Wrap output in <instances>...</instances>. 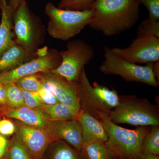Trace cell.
Listing matches in <instances>:
<instances>
[{"label":"cell","instance_id":"1","mask_svg":"<svg viewBox=\"0 0 159 159\" xmlns=\"http://www.w3.org/2000/svg\"><path fill=\"white\" fill-rule=\"evenodd\" d=\"M140 5L137 0H95L89 8L93 15L88 26L105 36L120 34L136 24Z\"/></svg>","mask_w":159,"mask_h":159},{"label":"cell","instance_id":"2","mask_svg":"<svg viewBox=\"0 0 159 159\" xmlns=\"http://www.w3.org/2000/svg\"><path fill=\"white\" fill-rule=\"evenodd\" d=\"M99 120L108 134L105 144L111 158L141 159L142 142L150 128L142 126L134 129L123 128L112 122L107 114L100 115Z\"/></svg>","mask_w":159,"mask_h":159},{"label":"cell","instance_id":"3","mask_svg":"<svg viewBox=\"0 0 159 159\" xmlns=\"http://www.w3.org/2000/svg\"><path fill=\"white\" fill-rule=\"evenodd\" d=\"M74 83L80 109L99 120L100 115H109L111 111L119 104V95L117 91L96 82L91 85L84 69Z\"/></svg>","mask_w":159,"mask_h":159},{"label":"cell","instance_id":"4","mask_svg":"<svg viewBox=\"0 0 159 159\" xmlns=\"http://www.w3.org/2000/svg\"><path fill=\"white\" fill-rule=\"evenodd\" d=\"M119 103L109 117L116 124L148 126L159 125L157 106L147 99L133 95H119Z\"/></svg>","mask_w":159,"mask_h":159},{"label":"cell","instance_id":"5","mask_svg":"<svg viewBox=\"0 0 159 159\" xmlns=\"http://www.w3.org/2000/svg\"><path fill=\"white\" fill-rule=\"evenodd\" d=\"M45 12L49 18L48 33L54 38L63 41L79 34L93 15L89 9L81 11L59 9L52 2L47 3Z\"/></svg>","mask_w":159,"mask_h":159},{"label":"cell","instance_id":"6","mask_svg":"<svg viewBox=\"0 0 159 159\" xmlns=\"http://www.w3.org/2000/svg\"><path fill=\"white\" fill-rule=\"evenodd\" d=\"M13 25L16 43L29 52L37 53L44 40L45 27L29 9L26 0L13 13Z\"/></svg>","mask_w":159,"mask_h":159},{"label":"cell","instance_id":"7","mask_svg":"<svg viewBox=\"0 0 159 159\" xmlns=\"http://www.w3.org/2000/svg\"><path fill=\"white\" fill-rule=\"evenodd\" d=\"M104 50L105 59L99 66L102 74L118 75L129 82L141 83L158 87L159 81L152 72L153 63H149L145 66L138 65L117 56L107 46Z\"/></svg>","mask_w":159,"mask_h":159},{"label":"cell","instance_id":"8","mask_svg":"<svg viewBox=\"0 0 159 159\" xmlns=\"http://www.w3.org/2000/svg\"><path fill=\"white\" fill-rule=\"evenodd\" d=\"M59 53L61 63L57 69L50 72L70 82L77 81L84 66L88 64L95 55L93 47L81 39L69 42L66 49L59 51Z\"/></svg>","mask_w":159,"mask_h":159},{"label":"cell","instance_id":"9","mask_svg":"<svg viewBox=\"0 0 159 159\" xmlns=\"http://www.w3.org/2000/svg\"><path fill=\"white\" fill-rule=\"evenodd\" d=\"M37 56L13 70L0 73V81L5 84L16 83L29 75L50 72L57 69L61 63L59 51L47 47L39 49Z\"/></svg>","mask_w":159,"mask_h":159},{"label":"cell","instance_id":"10","mask_svg":"<svg viewBox=\"0 0 159 159\" xmlns=\"http://www.w3.org/2000/svg\"><path fill=\"white\" fill-rule=\"evenodd\" d=\"M110 49L119 57L136 64L159 61V39L152 36L136 37L127 48Z\"/></svg>","mask_w":159,"mask_h":159},{"label":"cell","instance_id":"11","mask_svg":"<svg viewBox=\"0 0 159 159\" xmlns=\"http://www.w3.org/2000/svg\"><path fill=\"white\" fill-rule=\"evenodd\" d=\"M36 74L43 86L51 91L60 102L68 107L77 116L80 108L75 83L69 82L50 72Z\"/></svg>","mask_w":159,"mask_h":159},{"label":"cell","instance_id":"12","mask_svg":"<svg viewBox=\"0 0 159 159\" xmlns=\"http://www.w3.org/2000/svg\"><path fill=\"white\" fill-rule=\"evenodd\" d=\"M18 138L34 159H39L51 142L46 130L21 124L17 128Z\"/></svg>","mask_w":159,"mask_h":159},{"label":"cell","instance_id":"13","mask_svg":"<svg viewBox=\"0 0 159 159\" xmlns=\"http://www.w3.org/2000/svg\"><path fill=\"white\" fill-rule=\"evenodd\" d=\"M48 129L51 131V134L54 137L64 139L75 150L82 153L84 142L82 129L77 120L54 121L50 123Z\"/></svg>","mask_w":159,"mask_h":159},{"label":"cell","instance_id":"14","mask_svg":"<svg viewBox=\"0 0 159 159\" xmlns=\"http://www.w3.org/2000/svg\"><path fill=\"white\" fill-rule=\"evenodd\" d=\"M76 120L81 126L84 143L94 141H107L108 134L102 122L88 112L80 109Z\"/></svg>","mask_w":159,"mask_h":159},{"label":"cell","instance_id":"15","mask_svg":"<svg viewBox=\"0 0 159 159\" xmlns=\"http://www.w3.org/2000/svg\"><path fill=\"white\" fill-rule=\"evenodd\" d=\"M6 116L17 119L26 125L45 129L48 128L50 119L42 110L26 106L12 108L6 112Z\"/></svg>","mask_w":159,"mask_h":159},{"label":"cell","instance_id":"16","mask_svg":"<svg viewBox=\"0 0 159 159\" xmlns=\"http://www.w3.org/2000/svg\"><path fill=\"white\" fill-rule=\"evenodd\" d=\"M0 23V56L15 43L13 12L6 0H2Z\"/></svg>","mask_w":159,"mask_h":159},{"label":"cell","instance_id":"17","mask_svg":"<svg viewBox=\"0 0 159 159\" xmlns=\"http://www.w3.org/2000/svg\"><path fill=\"white\" fill-rule=\"evenodd\" d=\"M37 55L15 43L0 56V73L13 70Z\"/></svg>","mask_w":159,"mask_h":159},{"label":"cell","instance_id":"18","mask_svg":"<svg viewBox=\"0 0 159 159\" xmlns=\"http://www.w3.org/2000/svg\"><path fill=\"white\" fill-rule=\"evenodd\" d=\"M49 119L54 121H66L76 119L77 116L70 107L58 102L53 105H45L41 109Z\"/></svg>","mask_w":159,"mask_h":159},{"label":"cell","instance_id":"19","mask_svg":"<svg viewBox=\"0 0 159 159\" xmlns=\"http://www.w3.org/2000/svg\"><path fill=\"white\" fill-rule=\"evenodd\" d=\"M82 153L86 159H110L111 156L105 142L94 141L84 143Z\"/></svg>","mask_w":159,"mask_h":159},{"label":"cell","instance_id":"20","mask_svg":"<svg viewBox=\"0 0 159 159\" xmlns=\"http://www.w3.org/2000/svg\"><path fill=\"white\" fill-rule=\"evenodd\" d=\"M142 142V154L159 155V125L151 126Z\"/></svg>","mask_w":159,"mask_h":159},{"label":"cell","instance_id":"21","mask_svg":"<svg viewBox=\"0 0 159 159\" xmlns=\"http://www.w3.org/2000/svg\"><path fill=\"white\" fill-rule=\"evenodd\" d=\"M52 159H86L83 154L74 150L65 142H59L55 145Z\"/></svg>","mask_w":159,"mask_h":159},{"label":"cell","instance_id":"22","mask_svg":"<svg viewBox=\"0 0 159 159\" xmlns=\"http://www.w3.org/2000/svg\"><path fill=\"white\" fill-rule=\"evenodd\" d=\"M7 104L13 108H17L25 105V100L20 89L15 83L4 84Z\"/></svg>","mask_w":159,"mask_h":159},{"label":"cell","instance_id":"23","mask_svg":"<svg viewBox=\"0 0 159 159\" xmlns=\"http://www.w3.org/2000/svg\"><path fill=\"white\" fill-rule=\"evenodd\" d=\"M152 36L159 39V21L148 17L138 27L137 37Z\"/></svg>","mask_w":159,"mask_h":159},{"label":"cell","instance_id":"24","mask_svg":"<svg viewBox=\"0 0 159 159\" xmlns=\"http://www.w3.org/2000/svg\"><path fill=\"white\" fill-rule=\"evenodd\" d=\"M9 148V159H31L25 146L17 136L14 138Z\"/></svg>","mask_w":159,"mask_h":159},{"label":"cell","instance_id":"25","mask_svg":"<svg viewBox=\"0 0 159 159\" xmlns=\"http://www.w3.org/2000/svg\"><path fill=\"white\" fill-rule=\"evenodd\" d=\"M15 83L20 88L30 92H37L43 87V84L36 74L23 77Z\"/></svg>","mask_w":159,"mask_h":159},{"label":"cell","instance_id":"26","mask_svg":"<svg viewBox=\"0 0 159 159\" xmlns=\"http://www.w3.org/2000/svg\"><path fill=\"white\" fill-rule=\"evenodd\" d=\"M20 88L22 92L26 106L31 108L41 110L46 105L43 102L37 92H30Z\"/></svg>","mask_w":159,"mask_h":159},{"label":"cell","instance_id":"27","mask_svg":"<svg viewBox=\"0 0 159 159\" xmlns=\"http://www.w3.org/2000/svg\"><path fill=\"white\" fill-rule=\"evenodd\" d=\"M148 9L149 16L154 20L159 21V0H137Z\"/></svg>","mask_w":159,"mask_h":159},{"label":"cell","instance_id":"28","mask_svg":"<svg viewBox=\"0 0 159 159\" xmlns=\"http://www.w3.org/2000/svg\"><path fill=\"white\" fill-rule=\"evenodd\" d=\"M95 0H70L63 9L81 11L89 9Z\"/></svg>","mask_w":159,"mask_h":159},{"label":"cell","instance_id":"29","mask_svg":"<svg viewBox=\"0 0 159 159\" xmlns=\"http://www.w3.org/2000/svg\"><path fill=\"white\" fill-rule=\"evenodd\" d=\"M43 102L46 105H53L59 102L54 94L43 85L42 88L37 92Z\"/></svg>","mask_w":159,"mask_h":159},{"label":"cell","instance_id":"30","mask_svg":"<svg viewBox=\"0 0 159 159\" xmlns=\"http://www.w3.org/2000/svg\"><path fill=\"white\" fill-rule=\"evenodd\" d=\"M16 129L15 125L11 121L8 119L0 120V134H1L10 135L14 133Z\"/></svg>","mask_w":159,"mask_h":159},{"label":"cell","instance_id":"31","mask_svg":"<svg viewBox=\"0 0 159 159\" xmlns=\"http://www.w3.org/2000/svg\"><path fill=\"white\" fill-rule=\"evenodd\" d=\"M9 147L8 141L3 136L0 135V159L2 157Z\"/></svg>","mask_w":159,"mask_h":159},{"label":"cell","instance_id":"32","mask_svg":"<svg viewBox=\"0 0 159 159\" xmlns=\"http://www.w3.org/2000/svg\"><path fill=\"white\" fill-rule=\"evenodd\" d=\"M7 104L6 91L4 84L0 81V105L5 106Z\"/></svg>","mask_w":159,"mask_h":159},{"label":"cell","instance_id":"33","mask_svg":"<svg viewBox=\"0 0 159 159\" xmlns=\"http://www.w3.org/2000/svg\"><path fill=\"white\" fill-rule=\"evenodd\" d=\"M24 0H10L9 6L11 7V10H12V12L14 13L15 11L17 9L18 6H20Z\"/></svg>","mask_w":159,"mask_h":159},{"label":"cell","instance_id":"34","mask_svg":"<svg viewBox=\"0 0 159 159\" xmlns=\"http://www.w3.org/2000/svg\"><path fill=\"white\" fill-rule=\"evenodd\" d=\"M152 72L154 75L156 77L157 80L159 81V61L156 62H154L153 67H152Z\"/></svg>","mask_w":159,"mask_h":159},{"label":"cell","instance_id":"35","mask_svg":"<svg viewBox=\"0 0 159 159\" xmlns=\"http://www.w3.org/2000/svg\"><path fill=\"white\" fill-rule=\"evenodd\" d=\"M141 159H159V157L152 154H142Z\"/></svg>","mask_w":159,"mask_h":159},{"label":"cell","instance_id":"36","mask_svg":"<svg viewBox=\"0 0 159 159\" xmlns=\"http://www.w3.org/2000/svg\"><path fill=\"white\" fill-rule=\"evenodd\" d=\"M70 0H61L59 2V5L58 6V8L59 9H63L65 6L66 3L69 2Z\"/></svg>","mask_w":159,"mask_h":159},{"label":"cell","instance_id":"37","mask_svg":"<svg viewBox=\"0 0 159 159\" xmlns=\"http://www.w3.org/2000/svg\"><path fill=\"white\" fill-rule=\"evenodd\" d=\"M1 6H2V0H0V11L1 10Z\"/></svg>","mask_w":159,"mask_h":159},{"label":"cell","instance_id":"38","mask_svg":"<svg viewBox=\"0 0 159 159\" xmlns=\"http://www.w3.org/2000/svg\"><path fill=\"white\" fill-rule=\"evenodd\" d=\"M111 159H121L118 158L113 157V158H112Z\"/></svg>","mask_w":159,"mask_h":159},{"label":"cell","instance_id":"39","mask_svg":"<svg viewBox=\"0 0 159 159\" xmlns=\"http://www.w3.org/2000/svg\"><path fill=\"white\" fill-rule=\"evenodd\" d=\"M31 159H33V158H31Z\"/></svg>","mask_w":159,"mask_h":159},{"label":"cell","instance_id":"40","mask_svg":"<svg viewBox=\"0 0 159 159\" xmlns=\"http://www.w3.org/2000/svg\"></svg>","mask_w":159,"mask_h":159}]
</instances>
